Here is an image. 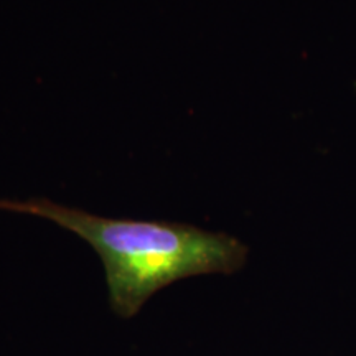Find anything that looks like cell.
Here are the masks:
<instances>
[{
	"label": "cell",
	"instance_id": "obj_1",
	"mask_svg": "<svg viewBox=\"0 0 356 356\" xmlns=\"http://www.w3.org/2000/svg\"><path fill=\"white\" fill-rule=\"evenodd\" d=\"M0 210L43 218L86 241L104 266L114 314L132 318L150 297L177 280L234 274L248 246L234 236L185 222L106 218L51 200H0Z\"/></svg>",
	"mask_w": 356,
	"mask_h": 356
}]
</instances>
